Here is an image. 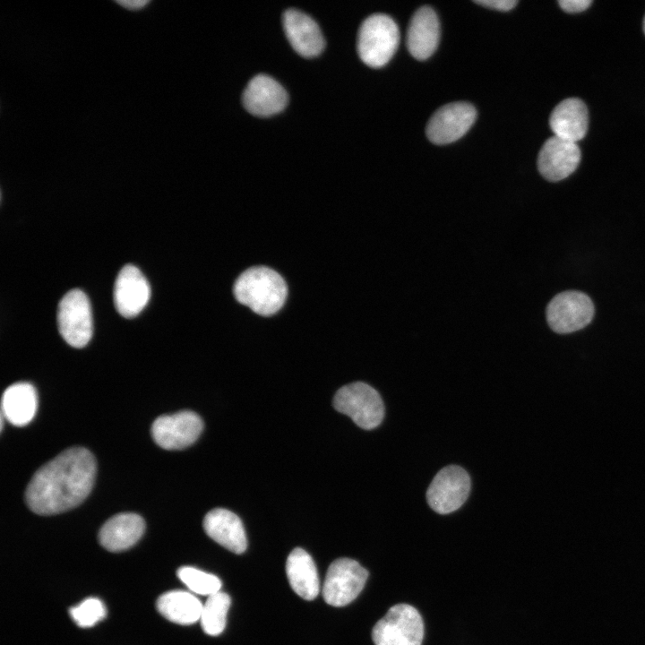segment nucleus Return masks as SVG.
<instances>
[{"label": "nucleus", "instance_id": "nucleus-14", "mask_svg": "<svg viewBox=\"0 0 645 645\" xmlns=\"http://www.w3.org/2000/svg\"><path fill=\"white\" fill-rule=\"evenodd\" d=\"M288 93L272 77L257 74L247 83L243 104L254 116H270L282 111L288 104Z\"/></svg>", "mask_w": 645, "mask_h": 645}, {"label": "nucleus", "instance_id": "nucleus-6", "mask_svg": "<svg viewBox=\"0 0 645 645\" xmlns=\"http://www.w3.org/2000/svg\"><path fill=\"white\" fill-rule=\"evenodd\" d=\"M57 324L63 339L73 348L86 346L92 335V314L90 300L80 289L68 291L57 308Z\"/></svg>", "mask_w": 645, "mask_h": 645}, {"label": "nucleus", "instance_id": "nucleus-11", "mask_svg": "<svg viewBox=\"0 0 645 645\" xmlns=\"http://www.w3.org/2000/svg\"><path fill=\"white\" fill-rule=\"evenodd\" d=\"M475 108L466 102L444 105L429 119L426 133L434 144L443 145L461 138L476 120Z\"/></svg>", "mask_w": 645, "mask_h": 645}, {"label": "nucleus", "instance_id": "nucleus-18", "mask_svg": "<svg viewBox=\"0 0 645 645\" xmlns=\"http://www.w3.org/2000/svg\"><path fill=\"white\" fill-rule=\"evenodd\" d=\"M145 529L143 519L133 512H123L108 519L99 532L100 545L108 551L120 552L133 546Z\"/></svg>", "mask_w": 645, "mask_h": 645}, {"label": "nucleus", "instance_id": "nucleus-13", "mask_svg": "<svg viewBox=\"0 0 645 645\" xmlns=\"http://www.w3.org/2000/svg\"><path fill=\"white\" fill-rule=\"evenodd\" d=\"M150 285L141 271L126 264L119 271L114 287V303L117 312L125 318L139 314L149 302Z\"/></svg>", "mask_w": 645, "mask_h": 645}, {"label": "nucleus", "instance_id": "nucleus-7", "mask_svg": "<svg viewBox=\"0 0 645 645\" xmlns=\"http://www.w3.org/2000/svg\"><path fill=\"white\" fill-rule=\"evenodd\" d=\"M368 572L357 561L339 558L329 566L322 586L325 602L343 606L352 602L362 591Z\"/></svg>", "mask_w": 645, "mask_h": 645}, {"label": "nucleus", "instance_id": "nucleus-2", "mask_svg": "<svg viewBox=\"0 0 645 645\" xmlns=\"http://www.w3.org/2000/svg\"><path fill=\"white\" fill-rule=\"evenodd\" d=\"M234 296L254 313L269 316L277 313L287 298V284L274 270L254 266L242 272L234 283Z\"/></svg>", "mask_w": 645, "mask_h": 645}, {"label": "nucleus", "instance_id": "nucleus-23", "mask_svg": "<svg viewBox=\"0 0 645 645\" xmlns=\"http://www.w3.org/2000/svg\"><path fill=\"white\" fill-rule=\"evenodd\" d=\"M230 604L229 596L224 592L219 591L208 597L202 605L200 618L202 628L205 633L217 636L223 632Z\"/></svg>", "mask_w": 645, "mask_h": 645}, {"label": "nucleus", "instance_id": "nucleus-22", "mask_svg": "<svg viewBox=\"0 0 645 645\" xmlns=\"http://www.w3.org/2000/svg\"><path fill=\"white\" fill-rule=\"evenodd\" d=\"M156 605L163 617L170 622L186 625L200 620L203 604L188 591L172 590L162 594Z\"/></svg>", "mask_w": 645, "mask_h": 645}, {"label": "nucleus", "instance_id": "nucleus-3", "mask_svg": "<svg viewBox=\"0 0 645 645\" xmlns=\"http://www.w3.org/2000/svg\"><path fill=\"white\" fill-rule=\"evenodd\" d=\"M400 41L399 28L388 15L375 13L367 17L360 26L357 37V52L368 66L385 65L397 50Z\"/></svg>", "mask_w": 645, "mask_h": 645}, {"label": "nucleus", "instance_id": "nucleus-26", "mask_svg": "<svg viewBox=\"0 0 645 645\" xmlns=\"http://www.w3.org/2000/svg\"><path fill=\"white\" fill-rule=\"evenodd\" d=\"M476 4H480L484 7L497 10V11H503L507 12L509 10H512L517 4L518 1L515 0H477L475 1Z\"/></svg>", "mask_w": 645, "mask_h": 645}, {"label": "nucleus", "instance_id": "nucleus-5", "mask_svg": "<svg viewBox=\"0 0 645 645\" xmlns=\"http://www.w3.org/2000/svg\"><path fill=\"white\" fill-rule=\"evenodd\" d=\"M423 637L422 616L408 604H397L390 607L372 631L375 645H421Z\"/></svg>", "mask_w": 645, "mask_h": 645}, {"label": "nucleus", "instance_id": "nucleus-24", "mask_svg": "<svg viewBox=\"0 0 645 645\" xmlns=\"http://www.w3.org/2000/svg\"><path fill=\"white\" fill-rule=\"evenodd\" d=\"M177 576L195 594L209 597L219 592L221 588V581L217 576L194 567L179 568Z\"/></svg>", "mask_w": 645, "mask_h": 645}, {"label": "nucleus", "instance_id": "nucleus-27", "mask_svg": "<svg viewBox=\"0 0 645 645\" xmlns=\"http://www.w3.org/2000/svg\"><path fill=\"white\" fill-rule=\"evenodd\" d=\"M591 0H560V7L567 13H580L585 11L590 4Z\"/></svg>", "mask_w": 645, "mask_h": 645}, {"label": "nucleus", "instance_id": "nucleus-25", "mask_svg": "<svg viewBox=\"0 0 645 645\" xmlns=\"http://www.w3.org/2000/svg\"><path fill=\"white\" fill-rule=\"evenodd\" d=\"M106 614L103 602L97 598H88L70 609L72 619L82 628L95 625L106 616Z\"/></svg>", "mask_w": 645, "mask_h": 645}, {"label": "nucleus", "instance_id": "nucleus-16", "mask_svg": "<svg viewBox=\"0 0 645 645\" xmlns=\"http://www.w3.org/2000/svg\"><path fill=\"white\" fill-rule=\"evenodd\" d=\"M440 38V24L435 12L429 6L419 8L408 27L406 43L409 53L417 60L430 57Z\"/></svg>", "mask_w": 645, "mask_h": 645}, {"label": "nucleus", "instance_id": "nucleus-9", "mask_svg": "<svg viewBox=\"0 0 645 645\" xmlns=\"http://www.w3.org/2000/svg\"><path fill=\"white\" fill-rule=\"evenodd\" d=\"M594 315L591 299L579 291H564L556 295L546 308V320L557 333H570L587 326Z\"/></svg>", "mask_w": 645, "mask_h": 645}, {"label": "nucleus", "instance_id": "nucleus-10", "mask_svg": "<svg viewBox=\"0 0 645 645\" xmlns=\"http://www.w3.org/2000/svg\"><path fill=\"white\" fill-rule=\"evenodd\" d=\"M202 428L203 423L198 414L183 410L157 417L151 426V435L165 450H181L193 444Z\"/></svg>", "mask_w": 645, "mask_h": 645}, {"label": "nucleus", "instance_id": "nucleus-28", "mask_svg": "<svg viewBox=\"0 0 645 645\" xmlns=\"http://www.w3.org/2000/svg\"><path fill=\"white\" fill-rule=\"evenodd\" d=\"M116 4L121 5L123 8L130 11H138L144 8L148 4L149 0H117Z\"/></svg>", "mask_w": 645, "mask_h": 645}, {"label": "nucleus", "instance_id": "nucleus-17", "mask_svg": "<svg viewBox=\"0 0 645 645\" xmlns=\"http://www.w3.org/2000/svg\"><path fill=\"white\" fill-rule=\"evenodd\" d=\"M202 525L205 533L228 550L236 554L245 551V531L240 518L234 512L223 508L213 509L205 515Z\"/></svg>", "mask_w": 645, "mask_h": 645}, {"label": "nucleus", "instance_id": "nucleus-12", "mask_svg": "<svg viewBox=\"0 0 645 645\" xmlns=\"http://www.w3.org/2000/svg\"><path fill=\"white\" fill-rule=\"evenodd\" d=\"M580 160V150L576 142L554 135L540 149L538 168L544 178L557 182L574 172Z\"/></svg>", "mask_w": 645, "mask_h": 645}, {"label": "nucleus", "instance_id": "nucleus-19", "mask_svg": "<svg viewBox=\"0 0 645 645\" xmlns=\"http://www.w3.org/2000/svg\"><path fill=\"white\" fill-rule=\"evenodd\" d=\"M588 120V110L584 102L577 98H569L554 108L549 125L555 136L576 142L586 135Z\"/></svg>", "mask_w": 645, "mask_h": 645}, {"label": "nucleus", "instance_id": "nucleus-1", "mask_svg": "<svg viewBox=\"0 0 645 645\" xmlns=\"http://www.w3.org/2000/svg\"><path fill=\"white\" fill-rule=\"evenodd\" d=\"M96 471V460L89 450L83 447L64 450L34 473L26 488V503L39 515L73 509L90 493Z\"/></svg>", "mask_w": 645, "mask_h": 645}, {"label": "nucleus", "instance_id": "nucleus-15", "mask_svg": "<svg viewBox=\"0 0 645 645\" xmlns=\"http://www.w3.org/2000/svg\"><path fill=\"white\" fill-rule=\"evenodd\" d=\"M286 36L296 52L305 57L318 56L324 48L322 33L309 15L296 10L288 9L282 16Z\"/></svg>", "mask_w": 645, "mask_h": 645}, {"label": "nucleus", "instance_id": "nucleus-20", "mask_svg": "<svg viewBox=\"0 0 645 645\" xmlns=\"http://www.w3.org/2000/svg\"><path fill=\"white\" fill-rule=\"evenodd\" d=\"M37 406V391L27 382L10 385L2 396V416L16 426L28 425L36 414Z\"/></svg>", "mask_w": 645, "mask_h": 645}, {"label": "nucleus", "instance_id": "nucleus-8", "mask_svg": "<svg viewBox=\"0 0 645 645\" xmlns=\"http://www.w3.org/2000/svg\"><path fill=\"white\" fill-rule=\"evenodd\" d=\"M470 477L464 469L450 465L442 469L433 478L426 491L429 506L439 514L458 510L470 491Z\"/></svg>", "mask_w": 645, "mask_h": 645}, {"label": "nucleus", "instance_id": "nucleus-29", "mask_svg": "<svg viewBox=\"0 0 645 645\" xmlns=\"http://www.w3.org/2000/svg\"><path fill=\"white\" fill-rule=\"evenodd\" d=\"M643 31H644V33H645V16H644V19H643Z\"/></svg>", "mask_w": 645, "mask_h": 645}, {"label": "nucleus", "instance_id": "nucleus-4", "mask_svg": "<svg viewBox=\"0 0 645 645\" xmlns=\"http://www.w3.org/2000/svg\"><path fill=\"white\" fill-rule=\"evenodd\" d=\"M333 407L348 416L359 427H377L384 417V405L378 391L363 382L342 386L333 398Z\"/></svg>", "mask_w": 645, "mask_h": 645}, {"label": "nucleus", "instance_id": "nucleus-21", "mask_svg": "<svg viewBox=\"0 0 645 645\" xmlns=\"http://www.w3.org/2000/svg\"><path fill=\"white\" fill-rule=\"evenodd\" d=\"M286 572L292 589L305 600L314 599L320 590L316 566L311 555L303 548L290 552L286 563Z\"/></svg>", "mask_w": 645, "mask_h": 645}]
</instances>
